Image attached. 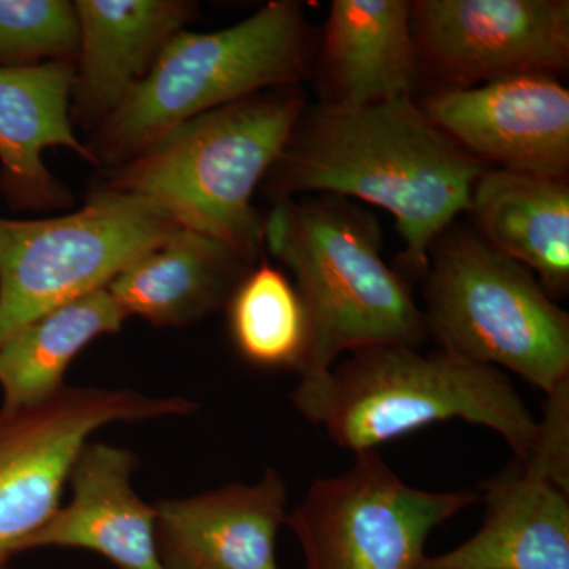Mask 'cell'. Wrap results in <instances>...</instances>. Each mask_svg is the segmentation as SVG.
I'll use <instances>...</instances> for the list:
<instances>
[{
  "mask_svg": "<svg viewBox=\"0 0 569 569\" xmlns=\"http://www.w3.org/2000/svg\"><path fill=\"white\" fill-rule=\"evenodd\" d=\"M485 170L411 97H400L306 108L266 181L276 201L332 194L385 209L402 236L403 263L422 276Z\"/></svg>",
  "mask_w": 569,
  "mask_h": 569,
  "instance_id": "cell-1",
  "label": "cell"
},
{
  "mask_svg": "<svg viewBox=\"0 0 569 569\" xmlns=\"http://www.w3.org/2000/svg\"><path fill=\"white\" fill-rule=\"evenodd\" d=\"M305 110L296 86L223 104L176 127L133 159L104 168L99 187L148 201L179 227L216 239L254 266L264 241L253 193Z\"/></svg>",
  "mask_w": 569,
  "mask_h": 569,
  "instance_id": "cell-2",
  "label": "cell"
},
{
  "mask_svg": "<svg viewBox=\"0 0 569 569\" xmlns=\"http://www.w3.org/2000/svg\"><path fill=\"white\" fill-rule=\"evenodd\" d=\"M291 400L332 443L355 455L462 419L503 437L523 462L538 432L537 419L500 369L443 350L362 348L326 372L301 377Z\"/></svg>",
  "mask_w": 569,
  "mask_h": 569,
  "instance_id": "cell-3",
  "label": "cell"
},
{
  "mask_svg": "<svg viewBox=\"0 0 569 569\" xmlns=\"http://www.w3.org/2000/svg\"><path fill=\"white\" fill-rule=\"evenodd\" d=\"M263 241L295 277L309 326L301 377L326 372L362 348H419L429 332L402 274L381 257L372 213L332 194L276 201Z\"/></svg>",
  "mask_w": 569,
  "mask_h": 569,
  "instance_id": "cell-4",
  "label": "cell"
},
{
  "mask_svg": "<svg viewBox=\"0 0 569 569\" xmlns=\"http://www.w3.org/2000/svg\"><path fill=\"white\" fill-rule=\"evenodd\" d=\"M309 61V26L293 0L266 3L222 31H181L86 146L99 167H116L203 112L298 84Z\"/></svg>",
  "mask_w": 569,
  "mask_h": 569,
  "instance_id": "cell-5",
  "label": "cell"
},
{
  "mask_svg": "<svg viewBox=\"0 0 569 569\" xmlns=\"http://www.w3.org/2000/svg\"><path fill=\"white\" fill-rule=\"evenodd\" d=\"M422 276L427 332L440 350L503 367L546 396L569 381V316L526 266L449 227Z\"/></svg>",
  "mask_w": 569,
  "mask_h": 569,
  "instance_id": "cell-6",
  "label": "cell"
},
{
  "mask_svg": "<svg viewBox=\"0 0 569 569\" xmlns=\"http://www.w3.org/2000/svg\"><path fill=\"white\" fill-rule=\"evenodd\" d=\"M179 228L148 201L99 186L80 211L0 217V346L51 310L108 287Z\"/></svg>",
  "mask_w": 569,
  "mask_h": 569,
  "instance_id": "cell-7",
  "label": "cell"
},
{
  "mask_svg": "<svg viewBox=\"0 0 569 569\" xmlns=\"http://www.w3.org/2000/svg\"><path fill=\"white\" fill-rule=\"evenodd\" d=\"M479 498L473 490L411 488L367 451L346 473L316 479L284 526L306 569H419L429 535Z\"/></svg>",
  "mask_w": 569,
  "mask_h": 569,
  "instance_id": "cell-8",
  "label": "cell"
},
{
  "mask_svg": "<svg viewBox=\"0 0 569 569\" xmlns=\"http://www.w3.org/2000/svg\"><path fill=\"white\" fill-rule=\"evenodd\" d=\"M182 397L132 389L63 388L39 406L0 411V569L61 508L67 479L88 438L116 421L190 415Z\"/></svg>",
  "mask_w": 569,
  "mask_h": 569,
  "instance_id": "cell-9",
  "label": "cell"
},
{
  "mask_svg": "<svg viewBox=\"0 0 569 569\" xmlns=\"http://www.w3.org/2000/svg\"><path fill=\"white\" fill-rule=\"evenodd\" d=\"M411 28L422 69L441 89L569 63L568 0H418Z\"/></svg>",
  "mask_w": 569,
  "mask_h": 569,
  "instance_id": "cell-10",
  "label": "cell"
},
{
  "mask_svg": "<svg viewBox=\"0 0 569 569\" xmlns=\"http://www.w3.org/2000/svg\"><path fill=\"white\" fill-rule=\"evenodd\" d=\"M421 108L482 164L568 178L569 91L552 73L531 71L473 88L440 89Z\"/></svg>",
  "mask_w": 569,
  "mask_h": 569,
  "instance_id": "cell-11",
  "label": "cell"
},
{
  "mask_svg": "<svg viewBox=\"0 0 569 569\" xmlns=\"http://www.w3.org/2000/svg\"><path fill=\"white\" fill-rule=\"evenodd\" d=\"M283 478L268 468L257 485H228L156 508L164 569H280L277 533L287 519Z\"/></svg>",
  "mask_w": 569,
  "mask_h": 569,
  "instance_id": "cell-12",
  "label": "cell"
},
{
  "mask_svg": "<svg viewBox=\"0 0 569 569\" xmlns=\"http://www.w3.org/2000/svg\"><path fill=\"white\" fill-rule=\"evenodd\" d=\"M80 51L71 122L96 132L151 71L160 52L194 17L182 0H78Z\"/></svg>",
  "mask_w": 569,
  "mask_h": 569,
  "instance_id": "cell-13",
  "label": "cell"
},
{
  "mask_svg": "<svg viewBox=\"0 0 569 569\" xmlns=\"http://www.w3.org/2000/svg\"><path fill=\"white\" fill-rule=\"evenodd\" d=\"M73 81L74 62L0 67V192L10 208L51 211L73 204L69 187L44 164V149L67 148L97 164L74 134Z\"/></svg>",
  "mask_w": 569,
  "mask_h": 569,
  "instance_id": "cell-14",
  "label": "cell"
},
{
  "mask_svg": "<svg viewBox=\"0 0 569 569\" xmlns=\"http://www.w3.org/2000/svg\"><path fill=\"white\" fill-rule=\"evenodd\" d=\"M140 460L129 449L88 443L70 475L66 508L22 546L84 549L119 569H164L156 541V508L137 496Z\"/></svg>",
  "mask_w": 569,
  "mask_h": 569,
  "instance_id": "cell-15",
  "label": "cell"
},
{
  "mask_svg": "<svg viewBox=\"0 0 569 569\" xmlns=\"http://www.w3.org/2000/svg\"><path fill=\"white\" fill-rule=\"evenodd\" d=\"M481 489V529L419 569H569V489L518 459Z\"/></svg>",
  "mask_w": 569,
  "mask_h": 569,
  "instance_id": "cell-16",
  "label": "cell"
},
{
  "mask_svg": "<svg viewBox=\"0 0 569 569\" xmlns=\"http://www.w3.org/2000/svg\"><path fill=\"white\" fill-rule=\"evenodd\" d=\"M475 233L537 277L553 301L569 291L567 179L485 170L470 198Z\"/></svg>",
  "mask_w": 569,
  "mask_h": 569,
  "instance_id": "cell-17",
  "label": "cell"
},
{
  "mask_svg": "<svg viewBox=\"0 0 569 569\" xmlns=\"http://www.w3.org/2000/svg\"><path fill=\"white\" fill-rule=\"evenodd\" d=\"M325 102L411 97L418 77L408 0H335L321 43Z\"/></svg>",
  "mask_w": 569,
  "mask_h": 569,
  "instance_id": "cell-18",
  "label": "cell"
},
{
  "mask_svg": "<svg viewBox=\"0 0 569 569\" xmlns=\"http://www.w3.org/2000/svg\"><path fill=\"white\" fill-rule=\"evenodd\" d=\"M252 268L216 239L179 228L107 288L127 317L186 326L224 309Z\"/></svg>",
  "mask_w": 569,
  "mask_h": 569,
  "instance_id": "cell-19",
  "label": "cell"
},
{
  "mask_svg": "<svg viewBox=\"0 0 569 569\" xmlns=\"http://www.w3.org/2000/svg\"><path fill=\"white\" fill-rule=\"evenodd\" d=\"M126 313L108 288L32 321L0 346V411L39 406L61 392L74 358L99 337L121 331Z\"/></svg>",
  "mask_w": 569,
  "mask_h": 569,
  "instance_id": "cell-20",
  "label": "cell"
},
{
  "mask_svg": "<svg viewBox=\"0 0 569 569\" xmlns=\"http://www.w3.org/2000/svg\"><path fill=\"white\" fill-rule=\"evenodd\" d=\"M228 329L239 356L260 369L301 376L309 350V326L295 283L263 260L239 282L227 307Z\"/></svg>",
  "mask_w": 569,
  "mask_h": 569,
  "instance_id": "cell-21",
  "label": "cell"
},
{
  "mask_svg": "<svg viewBox=\"0 0 569 569\" xmlns=\"http://www.w3.org/2000/svg\"><path fill=\"white\" fill-rule=\"evenodd\" d=\"M80 20L67 0H0V67L77 62Z\"/></svg>",
  "mask_w": 569,
  "mask_h": 569,
  "instance_id": "cell-22",
  "label": "cell"
},
{
  "mask_svg": "<svg viewBox=\"0 0 569 569\" xmlns=\"http://www.w3.org/2000/svg\"><path fill=\"white\" fill-rule=\"evenodd\" d=\"M523 462L569 489V381L548 396L533 448Z\"/></svg>",
  "mask_w": 569,
  "mask_h": 569,
  "instance_id": "cell-23",
  "label": "cell"
}]
</instances>
